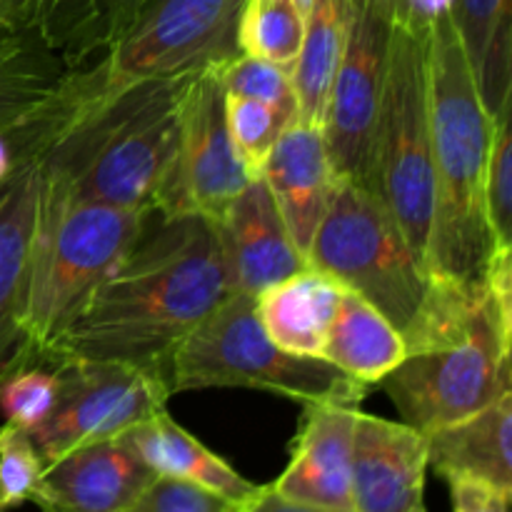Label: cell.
Instances as JSON below:
<instances>
[{
	"instance_id": "6da1fadb",
	"label": "cell",
	"mask_w": 512,
	"mask_h": 512,
	"mask_svg": "<svg viewBox=\"0 0 512 512\" xmlns=\"http://www.w3.org/2000/svg\"><path fill=\"white\" fill-rule=\"evenodd\" d=\"M193 75L110 83L103 63L75 70L20 135L18 163L33 158L40 188L55 198L160 215Z\"/></svg>"
},
{
	"instance_id": "f35d334b",
	"label": "cell",
	"mask_w": 512,
	"mask_h": 512,
	"mask_svg": "<svg viewBox=\"0 0 512 512\" xmlns=\"http://www.w3.org/2000/svg\"><path fill=\"white\" fill-rule=\"evenodd\" d=\"M295 3H298L300 8H303L305 13H308V8H310V3H313V0H295Z\"/></svg>"
},
{
	"instance_id": "8fae6325",
	"label": "cell",
	"mask_w": 512,
	"mask_h": 512,
	"mask_svg": "<svg viewBox=\"0 0 512 512\" xmlns=\"http://www.w3.org/2000/svg\"><path fill=\"white\" fill-rule=\"evenodd\" d=\"M220 65L193 75L180 120L178 153L173 165L168 203L163 218L200 215L218 220L228 205L258 175L250 173L243 155L235 148L225 118V90Z\"/></svg>"
},
{
	"instance_id": "8992f818",
	"label": "cell",
	"mask_w": 512,
	"mask_h": 512,
	"mask_svg": "<svg viewBox=\"0 0 512 512\" xmlns=\"http://www.w3.org/2000/svg\"><path fill=\"white\" fill-rule=\"evenodd\" d=\"M170 395L205 388H253L303 405L360 408L368 385L323 358H303L270 340L253 295L230 293L175 350Z\"/></svg>"
},
{
	"instance_id": "9c48e42d",
	"label": "cell",
	"mask_w": 512,
	"mask_h": 512,
	"mask_svg": "<svg viewBox=\"0 0 512 512\" xmlns=\"http://www.w3.org/2000/svg\"><path fill=\"white\" fill-rule=\"evenodd\" d=\"M53 368L60 380L58 400L28 433L45 465L83 445L120 438L170 400L165 378L133 365L65 358Z\"/></svg>"
},
{
	"instance_id": "30bf717a",
	"label": "cell",
	"mask_w": 512,
	"mask_h": 512,
	"mask_svg": "<svg viewBox=\"0 0 512 512\" xmlns=\"http://www.w3.org/2000/svg\"><path fill=\"white\" fill-rule=\"evenodd\" d=\"M245 0H148L105 55V78H175L238 58Z\"/></svg>"
},
{
	"instance_id": "ffe728a7",
	"label": "cell",
	"mask_w": 512,
	"mask_h": 512,
	"mask_svg": "<svg viewBox=\"0 0 512 512\" xmlns=\"http://www.w3.org/2000/svg\"><path fill=\"white\" fill-rule=\"evenodd\" d=\"M428 468L512 490V390L463 420L425 433Z\"/></svg>"
},
{
	"instance_id": "44dd1931",
	"label": "cell",
	"mask_w": 512,
	"mask_h": 512,
	"mask_svg": "<svg viewBox=\"0 0 512 512\" xmlns=\"http://www.w3.org/2000/svg\"><path fill=\"white\" fill-rule=\"evenodd\" d=\"M343 293L338 280L308 265L255 295V308L275 345L303 358H323Z\"/></svg>"
},
{
	"instance_id": "7a4b0ae2",
	"label": "cell",
	"mask_w": 512,
	"mask_h": 512,
	"mask_svg": "<svg viewBox=\"0 0 512 512\" xmlns=\"http://www.w3.org/2000/svg\"><path fill=\"white\" fill-rule=\"evenodd\" d=\"M230 293L213 220L153 215L75 310L45 365L105 360L165 378L175 350Z\"/></svg>"
},
{
	"instance_id": "74e56055",
	"label": "cell",
	"mask_w": 512,
	"mask_h": 512,
	"mask_svg": "<svg viewBox=\"0 0 512 512\" xmlns=\"http://www.w3.org/2000/svg\"><path fill=\"white\" fill-rule=\"evenodd\" d=\"M5 33H15V30L10 28L8 3H5V0H0V35H5Z\"/></svg>"
},
{
	"instance_id": "ac0fdd59",
	"label": "cell",
	"mask_w": 512,
	"mask_h": 512,
	"mask_svg": "<svg viewBox=\"0 0 512 512\" xmlns=\"http://www.w3.org/2000/svg\"><path fill=\"white\" fill-rule=\"evenodd\" d=\"M260 178L268 185L295 248L308 260L315 230L340 180L330 163L323 130L305 123L288 125L270 150Z\"/></svg>"
},
{
	"instance_id": "836d02e7",
	"label": "cell",
	"mask_w": 512,
	"mask_h": 512,
	"mask_svg": "<svg viewBox=\"0 0 512 512\" xmlns=\"http://www.w3.org/2000/svg\"><path fill=\"white\" fill-rule=\"evenodd\" d=\"M448 483L453 512H510L512 490L475 478H453Z\"/></svg>"
},
{
	"instance_id": "7c38bea8",
	"label": "cell",
	"mask_w": 512,
	"mask_h": 512,
	"mask_svg": "<svg viewBox=\"0 0 512 512\" xmlns=\"http://www.w3.org/2000/svg\"><path fill=\"white\" fill-rule=\"evenodd\" d=\"M393 23L350 10L348 43L330 88L323 138L338 178L365 185L370 143L383 95Z\"/></svg>"
},
{
	"instance_id": "484cf974",
	"label": "cell",
	"mask_w": 512,
	"mask_h": 512,
	"mask_svg": "<svg viewBox=\"0 0 512 512\" xmlns=\"http://www.w3.org/2000/svg\"><path fill=\"white\" fill-rule=\"evenodd\" d=\"M350 28L348 0H313L305 13V35L290 78L295 90V123L323 128L325 105L343 60Z\"/></svg>"
},
{
	"instance_id": "52a82bcc",
	"label": "cell",
	"mask_w": 512,
	"mask_h": 512,
	"mask_svg": "<svg viewBox=\"0 0 512 512\" xmlns=\"http://www.w3.org/2000/svg\"><path fill=\"white\" fill-rule=\"evenodd\" d=\"M428 33L393 23L365 180L425 265L433 218Z\"/></svg>"
},
{
	"instance_id": "83f0119b",
	"label": "cell",
	"mask_w": 512,
	"mask_h": 512,
	"mask_svg": "<svg viewBox=\"0 0 512 512\" xmlns=\"http://www.w3.org/2000/svg\"><path fill=\"white\" fill-rule=\"evenodd\" d=\"M225 118H228L235 148L243 155L245 165L253 175H260L283 130L295 123L293 115L283 113L273 105L248 98H230V95H225Z\"/></svg>"
},
{
	"instance_id": "603a6c76",
	"label": "cell",
	"mask_w": 512,
	"mask_h": 512,
	"mask_svg": "<svg viewBox=\"0 0 512 512\" xmlns=\"http://www.w3.org/2000/svg\"><path fill=\"white\" fill-rule=\"evenodd\" d=\"M73 73L30 35H0V133L20 135L38 123Z\"/></svg>"
},
{
	"instance_id": "d590c367",
	"label": "cell",
	"mask_w": 512,
	"mask_h": 512,
	"mask_svg": "<svg viewBox=\"0 0 512 512\" xmlns=\"http://www.w3.org/2000/svg\"><path fill=\"white\" fill-rule=\"evenodd\" d=\"M350 10L353 13H365L375 15L380 20H388L395 23L400 18V8H403V0H348Z\"/></svg>"
},
{
	"instance_id": "f546056e",
	"label": "cell",
	"mask_w": 512,
	"mask_h": 512,
	"mask_svg": "<svg viewBox=\"0 0 512 512\" xmlns=\"http://www.w3.org/2000/svg\"><path fill=\"white\" fill-rule=\"evenodd\" d=\"M218 70L225 95L258 100L295 118V90L290 70L245 53L220 65Z\"/></svg>"
},
{
	"instance_id": "d6a6232c",
	"label": "cell",
	"mask_w": 512,
	"mask_h": 512,
	"mask_svg": "<svg viewBox=\"0 0 512 512\" xmlns=\"http://www.w3.org/2000/svg\"><path fill=\"white\" fill-rule=\"evenodd\" d=\"M250 503V500H248ZM245 503L225 498L188 480L158 475L128 508L120 512H243Z\"/></svg>"
},
{
	"instance_id": "1f68e13d",
	"label": "cell",
	"mask_w": 512,
	"mask_h": 512,
	"mask_svg": "<svg viewBox=\"0 0 512 512\" xmlns=\"http://www.w3.org/2000/svg\"><path fill=\"white\" fill-rule=\"evenodd\" d=\"M43 470L45 463L28 430L5 423L0 428V512L30 503Z\"/></svg>"
},
{
	"instance_id": "4dcf8cb0",
	"label": "cell",
	"mask_w": 512,
	"mask_h": 512,
	"mask_svg": "<svg viewBox=\"0 0 512 512\" xmlns=\"http://www.w3.org/2000/svg\"><path fill=\"white\" fill-rule=\"evenodd\" d=\"M485 213L495 248H512V130L510 110L495 118L485 170Z\"/></svg>"
},
{
	"instance_id": "4316f807",
	"label": "cell",
	"mask_w": 512,
	"mask_h": 512,
	"mask_svg": "<svg viewBox=\"0 0 512 512\" xmlns=\"http://www.w3.org/2000/svg\"><path fill=\"white\" fill-rule=\"evenodd\" d=\"M305 35V10L295 0H245L238 23L240 53L293 70Z\"/></svg>"
},
{
	"instance_id": "9a60e30c",
	"label": "cell",
	"mask_w": 512,
	"mask_h": 512,
	"mask_svg": "<svg viewBox=\"0 0 512 512\" xmlns=\"http://www.w3.org/2000/svg\"><path fill=\"white\" fill-rule=\"evenodd\" d=\"M220 245L233 293L260 295L270 285L308 268L295 248L263 178H253L218 220Z\"/></svg>"
},
{
	"instance_id": "277c9868",
	"label": "cell",
	"mask_w": 512,
	"mask_h": 512,
	"mask_svg": "<svg viewBox=\"0 0 512 512\" xmlns=\"http://www.w3.org/2000/svg\"><path fill=\"white\" fill-rule=\"evenodd\" d=\"M403 338L405 358L383 388L403 423L420 433L468 418L512 390V320L488 288L433 278L428 303Z\"/></svg>"
},
{
	"instance_id": "e575fe53",
	"label": "cell",
	"mask_w": 512,
	"mask_h": 512,
	"mask_svg": "<svg viewBox=\"0 0 512 512\" xmlns=\"http://www.w3.org/2000/svg\"><path fill=\"white\" fill-rule=\"evenodd\" d=\"M243 512H333V510L295 503V500H288L283 498V495L275 493L273 485H260V493L255 495L250 503H245Z\"/></svg>"
},
{
	"instance_id": "4fadbf2b",
	"label": "cell",
	"mask_w": 512,
	"mask_h": 512,
	"mask_svg": "<svg viewBox=\"0 0 512 512\" xmlns=\"http://www.w3.org/2000/svg\"><path fill=\"white\" fill-rule=\"evenodd\" d=\"M428 443L403 420L358 410L350 460V512H425Z\"/></svg>"
},
{
	"instance_id": "5b68a950",
	"label": "cell",
	"mask_w": 512,
	"mask_h": 512,
	"mask_svg": "<svg viewBox=\"0 0 512 512\" xmlns=\"http://www.w3.org/2000/svg\"><path fill=\"white\" fill-rule=\"evenodd\" d=\"M150 218L113 205L70 203L40 188L15 368L45 365L75 310L128 253Z\"/></svg>"
},
{
	"instance_id": "d6986e66",
	"label": "cell",
	"mask_w": 512,
	"mask_h": 512,
	"mask_svg": "<svg viewBox=\"0 0 512 512\" xmlns=\"http://www.w3.org/2000/svg\"><path fill=\"white\" fill-rule=\"evenodd\" d=\"M38 193L40 173L33 158L20 160L13 178L0 188V380L15 368L23 343L20 320L38 218Z\"/></svg>"
},
{
	"instance_id": "ba28073f",
	"label": "cell",
	"mask_w": 512,
	"mask_h": 512,
	"mask_svg": "<svg viewBox=\"0 0 512 512\" xmlns=\"http://www.w3.org/2000/svg\"><path fill=\"white\" fill-rule=\"evenodd\" d=\"M310 268L368 300L400 333L418 323L433 275L400 225L365 185L340 178L315 230Z\"/></svg>"
},
{
	"instance_id": "cb8c5ba5",
	"label": "cell",
	"mask_w": 512,
	"mask_h": 512,
	"mask_svg": "<svg viewBox=\"0 0 512 512\" xmlns=\"http://www.w3.org/2000/svg\"><path fill=\"white\" fill-rule=\"evenodd\" d=\"M405 358V338L368 300L345 290L328 340L323 360L363 385L383 383Z\"/></svg>"
},
{
	"instance_id": "2e32d148",
	"label": "cell",
	"mask_w": 512,
	"mask_h": 512,
	"mask_svg": "<svg viewBox=\"0 0 512 512\" xmlns=\"http://www.w3.org/2000/svg\"><path fill=\"white\" fill-rule=\"evenodd\" d=\"M15 33L30 35L68 68L100 63L148 0H5Z\"/></svg>"
},
{
	"instance_id": "e0dca14e",
	"label": "cell",
	"mask_w": 512,
	"mask_h": 512,
	"mask_svg": "<svg viewBox=\"0 0 512 512\" xmlns=\"http://www.w3.org/2000/svg\"><path fill=\"white\" fill-rule=\"evenodd\" d=\"M358 410L348 405H305L288 468L270 483L275 493L313 508L350 512V460Z\"/></svg>"
},
{
	"instance_id": "8d00e7d4",
	"label": "cell",
	"mask_w": 512,
	"mask_h": 512,
	"mask_svg": "<svg viewBox=\"0 0 512 512\" xmlns=\"http://www.w3.org/2000/svg\"><path fill=\"white\" fill-rule=\"evenodd\" d=\"M15 170H18V143H15V135L0 133V188L13 178Z\"/></svg>"
},
{
	"instance_id": "3957f363",
	"label": "cell",
	"mask_w": 512,
	"mask_h": 512,
	"mask_svg": "<svg viewBox=\"0 0 512 512\" xmlns=\"http://www.w3.org/2000/svg\"><path fill=\"white\" fill-rule=\"evenodd\" d=\"M428 98L433 143L428 270L440 283L478 290L485 288L498 250L485 213L495 120L485 110L450 13L430 25Z\"/></svg>"
},
{
	"instance_id": "f1b7e54d",
	"label": "cell",
	"mask_w": 512,
	"mask_h": 512,
	"mask_svg": "<svg viewBox=\"0 0 512 512\" xmlns=\"http://www.w3.org/2000/svg\"><path fill=\"white\" fill-rule=\"evenodd\" d=\"M60 380L53 365H25L0 380V410L5 423L35 430L58 400Z\"/></svg>"
},
{
	"instance_id": "5bb4252c",
	"label": "cell",
	"mask_w": 512,
	"mask_h": 512,
	"mask_svg": "<svg viewBox=\"0 0 512 512\" xmlns=\"http://www.w3.org/2000/svg\"><path fill=\"white\" fill-rule=\"evenodd\" d=\"M155 478L158 473L120 435L75 448L45 465L30 503L43 512H120Z\"/></svg>"
},
{
	"instance_id": "7402d4cb",
	"label": "cell",
	"mask_w": 512,
	"mask_h": 512,
	"mask_svg": "<svg viewBox=\"0 0 512 512\" xmlns=\"http://www.w3.org/2000/svg\"><path fill=\"white\" fill-rule=\"evenodd\" d=\"M145 463L158 475L188 480V483L225 495L235 503H248L260 493V485L250 483L233 465L205 448L183 425L175 423L168 410L150 415L125 433Z\"/></svg>"
},
{
	"instance_id": "d4e9b609",
	"label": "cell",
	"mask_w": 512,
	"mask_h": 512,
	"mask_svg": "<svg viewBox=\"0 0 512 512\" xmlns=\"http://www.w3.org/2000/svg\"><path fill=\"white\" fill-rule=\"evenodd\" d=\"M458 38L473 68L485 110L495 118L510 110L512 8L510 0H453Z\"/></svg>"
}]
</instances>
